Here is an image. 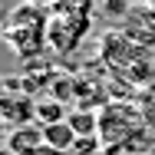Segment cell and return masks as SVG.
<instances>
[{"mask_svg":"<svg viewBox=\"0 0 155 155\" xmlns=\"http://www.w3.org/2000/svg\"><path fill=\"white\" fill-rule=\"evenodd\" d=\"M99 56L102 63L132 86H145L155 79V66H152V53L145 46H139L135 40H129L122 30L116 33H106L99 40Z\"/></svg>","mask_w":155,"mask_h":155,"instance_id":"cell-1","label":"cell"},{"mask_svg":"<svg viewBox=\"0 0 155 155\" xmlns=\"http://www.w3.org/2000/svg\"><path fill=\"white\" fill-rule=\"evenodd\" d=\"M46 27H50V13L40 3L27 0L17 10H10L3 40L20 60H40V53L46 50Z\"/></svg>","mask_w":155,"mask_h":155,"instance_id":"cell-2","label":"cell"},{"mask_svg":"<svg viewBox=\"0 0 155 155\" xmlns=\"http://www.w3.org/2000/svg\"><path fill=\"white\" fill-rule=\"evenodd\" d=\"M145 132V119H142V109L139 102H106L99 109V135H102V145L106 152H122L125 145H139Z\"/></svg>","mask_w":155,"mask_h":155,"instance_id":"cell-3","label":"cell"},{"mask_svg":"<svg viewBox=\"0 0 155 155\" xmlns=\"http://www.w3.org/2000/svg\"><path fill=\"white\" fill-rule=\"evenodd\" d=\"M89 13H50V27H46V46L56 56H73L79 50V43L89 36Z\"/></svg>","mask_w":155,"mask_h":155,"instance_id":"cell-4","label":"cell"},{"mask_svg":"<svg viewBox=\"0 0 155 155\" xmlns=\"http://www.w3.org/2000/svg\"><path fill=\"white\" fill-rule=\"evenodd\" d=\"M0 116H3V122L10 129L27 125L36 119V99L30 93H23V89H7L0 96Z\"/></svg>","mask_w":155,"mask_h":155,"instance_id":"cell-5","label":"cell"},{"mask_svg":"<svg viewBox=\"0 0 155 155\" xmlns=\"http://www.w3.org/2000/svg\"><path fill=\"white\" fill-rule=\"evenodd\" d=\"M43 142H46V139H43V125H40V122H36V125H33V122L17 125V129L7 135V149H10L13 155H30L33 149H40Z\"/></svg>","mask_w":155,"mask_h":155,"instance_id":"cell-6","label":"cell"},{"mask_svg":"<svg viewBox=\"0 0 155 155\" xmlns=\"http://www.w3.org/2000/svg\"><path fill=\"white\" fill-rule=\"evenodd\" d=\"M122 33L129 36V40H135L139 46L152 50V46H155V10H149V13H139V17H125Z\"/></svg>","mask_w":155,"mask_h":155,"instance_id":"cell-7","label":"cell"},{"mask_svg":"<svg viewBox=\"0 0 155 155\" xmlns=\"http://www.w3.org/2000/svg\"><path fill=\"white\" fill-rule=\"evenodd\" d=\"M43 139H46V145H53V149H60V152H66V155H69L79 135H76V129H73V125L63 119V122L43 125Z\"/></svg>","mask_w":155,"mask_h":155,"instance_id":"cell-8","label":"cell"},{"mask_svg":"<svg viewBox=\"0 0 155 155\" xmlns=\"http://www.w3.org/2000/svg\"><path fill=\"white\" fill-rule=\"evenodd\" d=\"M66 122L76 129V135H99V109H76L66 116Z\"/></svg>","mask_w":155,"mask_h":155,"instance_id":"cell-9","label":"cell"},{"mask_svg":"<svg viewBox=\"0 0 155 155\" xmlns=\"http://www.w3.org/2000/svg\"><path fill=\"white\" fill-rule=\"evenodd\" d=\"M69 112H66V102H60V99H40L36 102V122L40 125H53V122H63Z\"/></svg>","mask_w":155,"mask_h":155,"instance_id":"cell-10","label":"cell"},{"mask_svg":"<svg viewBox=\"0 0 155 155\" xmlns=\"http://www.w3.org/2000/svg\"><path fill=\"white\" fill-rule=\"evenodd\" d=\"M50 13H93V0H43Z\"/></svg>","mask_w":155,"mask_h":155,"instance_id":"cell-11","label":"cell"},{"mask_svg":"<svg viewBox=\"0 0 155 155\" xmlns=\"http://www.w3.org/2000/svg\"><path fill=\"white\" fill-rule=\"evenodd\" d=\"M102 149H106L102 145V135H79L69 155H96V152H102Z\"/></svg>","mask_w":155,"mask_h":155,"instance_id":"cell-12","label":"cell"},{"mask_svg":"<svg viewBox=\"0 0 155 155\" xmlns=\"http://www.w3.org/2000/svg\"><path fill=\"white\" fill-rule=\"evenodd\" d=\"M139 109H142V119H145V125H149V129H155V83H152V89L142 96Z\"/></svg>","mask_w":155,"mask_h":155,"instance_id":"cell-13","label":"cell"},{"mask_svg":"<svg viewBox=\"0 0 155 155\" xmlns=\"http://www.w3.org/2000/svg\"><path fill=\"white\" fill-rule=\"evenodd\" d=\"M102 10L109 17H129V0H102Z\"/></svg>","mask_w":155,"mask_h":155,"instance_id":"cell-14","label":"cell"},{"mask_svg":"<svg viewBox=\"0 0 155 155\" xmlns=\"http://www.w3.org/2000/svg\"><path fill=\"white\" fill-rule=\"evenodd\" d=\"M30 155H66V152H60V149H53V145H46V142H43V145H40V149H33Z\"/></svg>","mask_w":155,"mask_h":155,"instance_id":"cell-15","label":"cell"},{"mask_svg":"<svg viewBox=\"0 0 155 155\" xmlns=\"http://www.w3.org/2000/svg\"><path fill=\"white\" fill-rule=\"evenodd\" d=\"M0 145H7V122H3V116H0Z\"/></svg>","mask_w":155,"mask_h":155,"instance_id":"cell-16","label":"cell"},{"mask_svg":"<svg viewBox=\"0 0 155 155\" xmlns=\"http://www.w3.org/2000/svg\"><path fill=\"white\" fill-rule=\"evenodd\" d=\"M7 93V79H3V76H0V96Z\"/></svg>","mask_w":155,"mask_h":155,"instance_id":"cell-17","label":"cell"},{"mask_svg":"<svg viewBox=\"0 0 155 155\" xmlns=\"http://www.w3.org/2000/svg\"><path fill=\"white\" fill-rule=\"evenodd\" d=\"M0 155H13V152H10V149H7V145H0Z\"/></svg>","mask_w":155,"mask_h":155,"instance_id":"cell-18","label":"cell"},{"mask_svg":"<svg viewBox=\"0 0 155 155\" xmlns=\"http://www.w3.org/2000/svg\"><path fill=\"white\" fill-rule=\"evenodd\" d=\"M0 40H3V23H0Z\"/></svg>","mask_w":155,"mask_h":155,"instance_id":"cell-19","label":"cell"},{"mask_svg":"<svg viewBox=\"0 0 155 155\" xmlns=\"http://www.w3.org/2000/svg\"><path fill=\"white\" fill-rule=\"evenodd\" d=\"M129 3H135V0H129Z\"/></svg>","mask_w":155,"mask_h":155,"instance_id":"cell-20","label":"cell"}]
</instances>
